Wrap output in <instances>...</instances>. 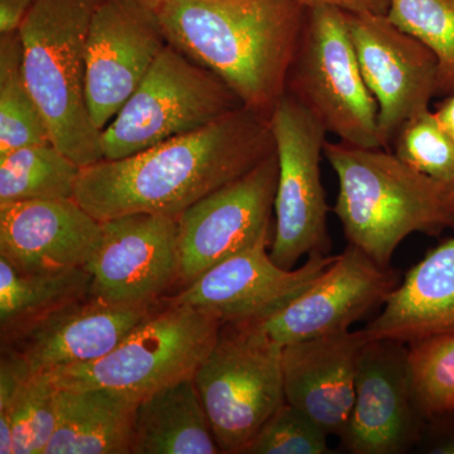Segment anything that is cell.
Segmentation results:
<instances>
[{"label":"cell","instance_id":"1","mask_svg":"<svg viewBox=\"0 0 454 454\" xmlns=\"http://www.w3.org/2000/svg\"><path fill=\"white\" fill-rule=\"evenodd\" d=\"M276 152L270 122L247 106L130 157L82 168L74 200L95 219L177 217Z\"/></svg>","mask_w":454,"mask_h":454},{"label":"cell","instance_id":"2","mask_svg":"<svg viewBox=\"0 0 454 454\" xmlns=\"http://www.w3.org/2000/svg\"><path fill=\"white\" fill-rule=\"evenodd\" d=\"M170 43L270 118L303 29L300 0H153Z\"/></svg>","mask_w":454,"mask_h":454},{"label":"cell","instance_id":"3","mask_svg":"<svg viewBox=\"0 0 454 454\" xmlns=\"http://www.w3.org/2000/svg\"><path fill=\"white\" fill-rule=\"evenodd\" d=\"M325 157L339 178L333 211L346 240L379 265L414 232L454 230V182L430 177L384 148L327 143Z\"/></svg>","mask_w":454,"mask_h":454},{"label":"cell","instance_id":"4","mask_svg":"<svg viewBox=\"0 0 454 454\" xmlns=\"http://www.w3.org/2000/svg\"><path fill=\"white\" fill-rule=\"evenodd\" d=\"M98 0H35L20 26L23 70L51 142L80 168L104 160L85 97L86 42Z\"/></svg>","mask_w":454,"mask_h":454},{"label":"cell","instance_id":"5","mask_svg":"<svg viewBox=\"0 0 454 454\" xmlns=\"http://www.w3.org/2000/svg\"><path fill=\"white\" fill-rule=\"evenodd\" d=\"M223 322L215 313L167 301L154 307L106 356L51 372L59 389L106 387L143 399L193 379Z\"/></svg>","mask_w":454,"mask_h":454},{"label":"cell","instance_id":"6","mask_svg":"<svg viewBox=\"0 0 454 454\" xmlns=\"http://www.w3.org/2000/svg\"><path fill=\"white\" fill-rule=\"evenodd\" d=\"M193 381L221 452L244 454L286 403L283 346L259 324H223Z\"/></svg>","mask_w":454,"mask_h":454},{"label":"cell","instance_id":"7","mask_svg":"<svg viewBox=\"0 0 454 454\" xmlns=\"http://www.w3.org/2000/svg\"><path fill=\"white\" fill-rule=\"evenodd\" d=\"M286 94L340 142L381 148L378 103L361 74L346 12L330 5L307 8Z\"/></svg>","mask_w":454,"mask_h":454},{"label":"cell","instance_id":"8","mask_svg":"<svg viewBox=\"0 0 454 454\" xmlns=\"http://www.w3.org/2000/svg\"><path fill=\"white\" fill-rule=\"evenodd\" d=\"M241 106L234 90L169 42L101 133L104 160L140 153Z\"/></svg>","mask_w":454,"mask_h":454},{"label":"cell","instance_id":"9","mask_svg":"<svg viewBox=\"0 0 454 454\" xmlns=\"http://www.w3.org/2000/svg\"><path fill=\"white\" fill-rule=\"evenodd\" d=\"M269 122L279 162L276 226L269 254L280 268L294 269L304 255H330L333 249L321 176L327 130L286 94Z\"/></svg>","mask_w":454,"mask_h":454},{"label":"cell","instance_id":"10","mask_svg":"<svg viewBox=\"0 0 454 454\" xmlns=\"http://www.w3.org/2000/svg\"><path fill=\"white\" fill-rule=\"evenodd\" d=\"M278 177L276 151L179 215V282L184 286L236 254L260 244L271 245Z\"/></svg>","mask_w":454,"mask_h":454},{"label":"cell","instance_id":"11","mask_svg":"<svg viewBox=\"0 0 454 454\" xmlns=\"http://www.w3.org/2000/svg\"><path fill=\"white\" fill-rule=\"evenodd\" d=\"M169 43L153 0H98L86 42L85 97L103 131Z\"/></svg>","mask_w":454,"mask_h":454},{"label":"cell","instance_id":"12","mask_svg":"<svg viewBox=\"0 0 454 454\" xmlns=\"http://www.w3.org/2000/svg\"><path fill=\"white\" fill-rule=\"evenodd\" d=\"M367 88L378 103L381 148L390 151L403 125L438 94V59L387 16L346 13Z\"/></svg>","mask_w":454,"mask_h":454},{"label":"cell","instance_id":"13","mask_svg":"<svg viewBox=\"0 0 454 454\" xmlns=\"http://www.w3.org/2000/svg\"><path fill=\"white\" fill-rule=\"evenodd\" d=\"M90 294L113 304H154L181 280L178 223L131 214L104 221L103 240L85 267Z\"/></svg>","mask_w":454,"mask_h":454},{"label":"cell","instance_id":"14","mask_svg":"<svg viewBox=\"0 0 454 454\" xmlns=\"http://www.w3.org/2000/svg\"><path fill=\"white\" fill-rule=\"evenodd\" d=\"M260 244L201 274L168 301L220 317L223 324H260L282 310L325 273L337 255H313L284 269Z\"/></svg>","mask_w":454,"mask_h":454},{"label":"cell","instance_id":"15","mask_svg":"<svg viewBox=\"0 0 454 454\" xmlns=\"http://www.w3.org/2000/svg\"><path fill=\"white\" fill-rule=\"evenodd\" d=\"M408 345L369 340L357 360L356 396L342 443L352 454H403L419 444L428 422L418 411L406 372Z\"/></svg>","mask_w":454,"mask_h":454},{"label":"cell","instance_id":"16","mask_svg":"<svg viewBox=\"0 0 454 454\" xmlns=\"http://www.w3.org/2000/svg\"><path fill=\"white\" fill-rule=\"evenodd\" d=\"M397 286L395 270L381 267L348 244L309 289L259 325L282 346L346 333L373 309L384 306Z\"/></svg>","mask_w":454,"mask_h":454},{"label":"cell","instance_id":"17","mask_svg":"<svg viewBox=\"0 0 454 454\" xmlns=\"http://www.w3.org/2000/svg\"><path fill=\"white\" fill-rule=\"evenodd\" d=\"M154 304H113L91 294L41 317L2 340L33 373L88 364L112 352Z\"/></svg>","mask_w":454,"mask_h":454},{"label":"cell","instance_id":"18","mask_svg":"<svg viewBox=\"0 0 454 454\" xmlns=\"http://www.w3.org/2000/svg\"><path fill=\"white\" fill-rule=\"evenodd\" d=\"M103 240V223L74 199L0 205V258L20 273L85 268Z\"/></svg>","mask_w":454,"mask_h":454},{"label":"cell","instance_id":"19","mask_svg":"<svg viewBox=\"0 0 454 454\" xmlns=\"http://www.w3.org/2000/svg\"><path fill=\"white\" fill-rule=\"evenodd\" d=\"M369 340L363 328L283 346L286 402L328 435L342 437L356 396L358 356Z\"/></svg>","mask_w":454,"mask_h":454},{"label":"cell","instance_id":"20","mask_svg":"<svg viewBox=\"0 0 454 454\" xmlns=\"http://www.w3.org/2000/svg\"><path fill=\"white\" fill-rule=\"evenodd\" d=\"M370 340L409 343L454 333V236L430 250L366 325Z\"/></svg>","mask_w":454,"mask_h":454},{"label":"cell","instance_id":"21","mask_svg":"<svg viewBox=\"0 0 454 454\" xmlns=\"http://www.w3.org/2000/svg\"><path fill=\"white\" fill-rule=\"evenodd\" d=\"M138 399L106 387L59 389L44 454H131Z\"/></svg>","mask_w":454,"mask_h":454},{"label":"cell","instance_id":"22","mask_svg":"<svg viewBox=\"0 0 454 454\" xmlns=\"http://www.w3.org/2000/svg\"><path fill=\"white\" fill-rule=\"evenodd\" d=\"M221 453L193 379L139 400L131 454Z\"/></svg>","mask_w":454,"mask_h":454},{"label":"cell","instance_id":"23","mask_svg":"<svg viewBox=\"0 0 454 454\" xmlns=\"http://www.w3.org/2000/svg\"><path fill=\"white\" fill-rule=\"evenodd\" d=\"M91 274L85 268L20 273L0 258L2 340L41 317L90 294Z\"/></svg>","mask_w":454,"mask_h":454},{"label":"cell","instance_id":"24","mask_svg":"<svg viewBox=\"0 0 454 454\" xmlns=\"http://www.w3.org/2000/svg\"><path fill=\"white\" fill-rule=\"evenodd\" d=\"M80 172L52 142L0 155V205L74 199Z\"/></svg>","mask_w":454,"mask_h":454},{"label":"cell","instance_id":"25","mask_svg":"<svg viewBox=\"0 0 454 454\" xmlns=\"http://www.w3.org/2000/svg\"><path fill=\"white\" fill-rule=\"evenodd\" d=\"M49 142L46 121L26 82L20 31L0 33V155Z\"/></svg>","mask_w":454,"mask_h":454},{"label":"cell","instance_id":"26","mask_svg":"<svg viewBox=\"0 0 454 454\" xmlns=\"http://www.w3.org/2000/svg\"><path fill=\"white\" fill-rule=\"evenodd\" d=\"M406 372L414 404L427 422L454 415V333L409 343Z\"/></svg>","mask_w":454,"mask_h":454},{"label":"cell","instance_id":"27","mask_svg":"<svg viewBox=\"0 0 454 454\" xmlns=\"http://www.w3.org/2000/svg\"><path fill=\"white\" fill-rule=\"evenodd\" d=\"M59 387L50 372L33 373L20 387L0 427V453L44 454L57 424Z\"/></svg>","mask_w":454,"mask_h":454},{"label":"cell","instance_id":"28","mask_svg":"<svg viewBox=\"0 0 454 454\" xmlns=\"http://www.w3.org/2000/svg\"><path fill=\"white\" fill-rule=\"evenodd\" d=\"M387 17L438 59V94L454 92V0H389Z\"/></svg>","mask_w":454,"mask_h":454},{"label":"cell","instance_id":"29","mask_svg":"<svg viewBox=\"0 0 454 454\" xmlns=\"http://www.w3.org/2000/svg\"><path fill=\"white\" fill-rule=\"evenodd\" d=\"M393 148L399 160L419 172L454 182V139L429 109L403 125Z\"/></svg>","mask_w":454,"mask_h":454},{"label":"cell","instance_id":"30","mask_svg":"<svg viewBox=\"0 0 454 454\" xmlns=\"http://www.w3.org/2000/svg\"><path fill=\"white\" fill-rule=\"evenodd\" d=\"M328 434L303 411L284 403L244 454H328Z\"/></svg>","mask_w":454,"mask_h":454},{"label":"cell","instance_id":"31","mask_svg":"<svg viewBox=\"0 0 454 454\" xmlns=\"http://www.w3.org/2000/svg\"><path fill=\"white\" fill-rule=\"evenodd\" d=\"M304 7L330 5L346 13H370L387 16L389 12V0H300Z\"/></svg>","mask_w":454,"mask_h":454},{"label":"cell","instance_id":"32","mask_svg":"<svg viewBox=\"0 0 454 454\" xmlns=\"http://www.w3.org/2000/svg\"><path fill=\"white\" fill-rule=\"evenodd\" d=\"M447 422L446 417L428 423L434 430L430 433L428 430L426 432V435H429L430 438L427 452L454 454V427Z\"/></svg>","mask_w":454,"mask_h":454},{"label":"cell","instance_id":"33","mask_svg":"<svg viewBox=\"0 0 454 454\" xmlns=\"http://www.w3.org/2000/svg\"><path fill=\"white\" fill-rule=\"evenodd\" d=\"M35 0H0V33L17 31Z\"/></svg>","mask_w":454,"mask_h":454},{"label":"cell","instance_id":"34","mask_svg":"<svg viewBox=\"0 0 454 454\" xmlns=\"http://www.w3.org/2000/svg\"><path fill=\"white\" fill-rule=\"evenodd\" d=\"M434 113L444 129L454 139V92L439 104Z\"/></svg>","mask_w":454,"mask_h":454}]
</instances>
